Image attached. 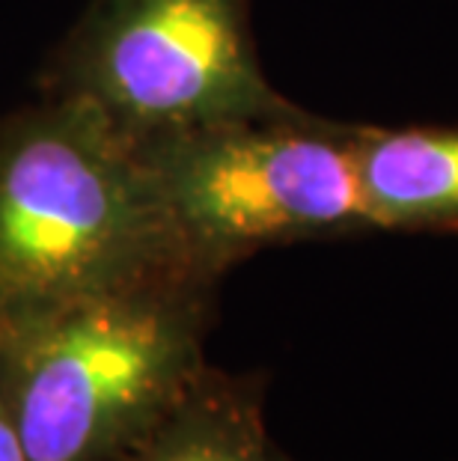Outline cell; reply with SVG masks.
I'll return each mask as SVG.
<instances>
[{
	"label": "cell",
	"mask_w": 458,
	"mask_h": 461,
	"mask_svg": "<svg viewBox=\"0 0 458 461\" xmlns=\"http://www.w3.org/2000/svg\"><path fill=\"white\" fill-rule=\"evenodd\" d=\"M218 286L0 307V399L33 461H131L206 366Z\"/></svg>",
	"instance_id": "obj_1"
},
{
	"label": "cell",
	"mask_w": 458,
	"mask_h": 461,
	"mask_svg": "<svg viewBox=\"0 0 458 461\" xmlns=\"http://www.w3.org/2000/svg\"><path fill=\"white\" fill-rule=\"evenodd\" d=\"M355 161L369 232H458V125H360Z\"/></svg>",
	"instance_id": "obj_5"
},
{
	"label": "cell",
	"mask_w": 458,
	"mask_h": 461,
	"mask_svg": "<svg viewBox=\"0 0 458 461\" xmlns=\"http://www.w3.org/2000/svg\"><path fill=\"white\" fill-rule=\"evenodd\" d=\"M0 461H33L22 435H18L13 417H9L4 399H0Z\"/></svg>",
	"instance_id": "obj_7"
},
{
	"label": "cell",
	"mask_w": 458,
	"mask_h": 461,
	"mask_svg": "<svg viewBox=\"0 0 458 461\" xmlns=\"http://www.w3.org/2000/svg\"><path fill=\"white\" fill-rule=\"evenodd\" d=\"M48 95L93 104L134 140L289 104L256 54L250 0H95Z\"/></svg>",
	"instance_id": "obj_4"
},
{
	"label": "cell",
	"mask_w": 458,
	"mask_h": 461,
	"mask_svg": "<svg viewBox=\"0 0 458 461\" xmlns=\"http://www.w3.org/2000/svg\"><path fill=\"white\" fill-rule=\"evenodd\" d=\"M202 280L155 203L140 143L75 95L0 122V307Z\"/></svg>",
	"instance_id": "obj_2"
},
{
	"label": "cell",
	"mask_w": 458,
	"mask_h": 461,
	"mask_svg": "<svg viewBox=\"0 0 458 461\" xmlns=\"http://www.w3.org/2000/svg\"><path fill=\"white\" fill-rule=\"evenodd\" d=\"M131 461H295L274 444L262 375L206 363Z\"/></svg>",
	"instance_id": "obj_6"
},
{
	"label": "cell",
	"mask_w": 458,
	"mask_h": 461,
	"mask_svg": "<svg viewBox=\"0 0 458 461\" xmlns=\"http://www.w3.org/2000/svg\"><path fill=\"white\" fill-rule=\"evenodd\" d=\"M138 143L164 223L202 280L268 248L369 235L355 122L289 102Z\"/></svg>",
	"instance_id": "obj_3"
}]
</instances>
